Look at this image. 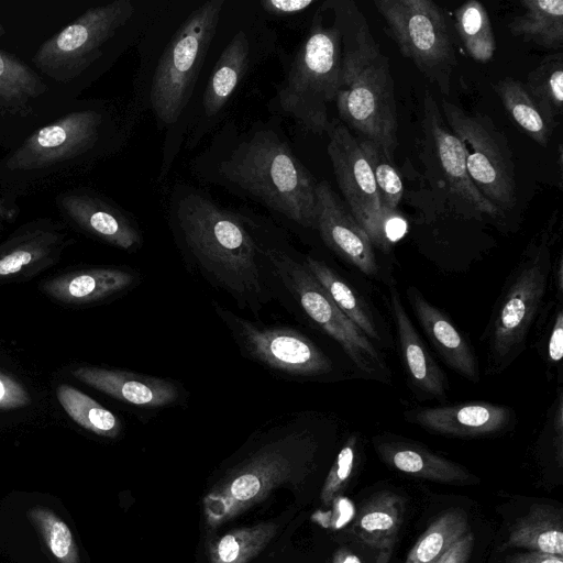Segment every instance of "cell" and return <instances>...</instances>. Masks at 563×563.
<instances>
[{
	"mask_svg": "<svg viewBox=\"0 0 563 563\" xmlns=\"http://www.w3.org/2000/svg\"><path fill=\"white\" fill-rule=\"evenodd\" d=\"M228 0H159L136 43L139 64L125 108L135 125L150 113L164 133L158 181L184 146L188 118Z\"/></svg>",
	"mask_w": 563,
	"mask_h": 563,
	"instance_id": "1",
	"label": "cell"
},
{
	"mask_svg": "<svg viewBox=\"0 0 563 563\" xmlns=\"http://www.w3.org/2000/svg\"><path fill=\"white\" fill-rule=\"evenodd\" d=\"M201 184L220 187L305 229H316L314 177L278 121L222 123L189 164Z\"/></svg>",
	"mask_w": 563,
	"mask_h": 563,
	"instance_id": "2",
	"label": "cell"
},
{
	"mask_svg": "<svg viewBox=\"0 0 563 563\" xmlns=\"http://www.w3.org/2000/svg\"><path fill=\"white\" fill-rule=\"evenodd\" d=\"M167 218L177 244L202 273L242 307L261 308L264 258L247 212L227 209L201 188L176 183Z\"/></svg>",
	"mask_w": 563,
	"mask_h": 563,
	"instance_id": "3",
	"label": "cell"
},
{
	"mask_svg": "<svg viewBox=\"0 0 563 563\" xmlns=\"http://www.w3.org/2000/svg\"><path fill=\"white\" fill-rule=\"evenodd\" d=\"M133 128L104 102L41 126L0 158V201L16 216L19 197L118 151Z\"/></svg>",
	"mask_w": 563,
	"mask_h": 563,
	"instance_id": "4",
	"label": "cell"
},
{
	"mask_svg": "<svg viewBox=\"0 0 563 563\" xmlns=\"http://www.w3.org/2000/svg\"><path fill=\"white\" fill-rule=\"evenodd\" d=\"M340 25L342 60L335 106L355 136L378 144L394 161L398 119L389 59L352 0H328Z\"/></svg>",
	"mask_w": 563,
	"mask_h": 563,
	"instance_id": "5",
	"label": "cell"
},
{
	"mask_svg": "<svg viewBox=\"0 0 563 563\" xmlns=\"http://www.w3.org/2000/svg\"><path fill=\"white\" fill-rule=\"evenodd\" d=\"M218 55L202 73L188 118L184 146L194 150L221 125L245 80L279 52L278 35L256 1H227L214 37Z\"/></svg>",
	"mask_w": 563,
	"mask_h": 563,
	"instance_id": "6",
	"label": "cell"
},
{
	"mask_svg": "<svg viewBox=\"0 0 563 563\" xmlns=\"http://www.w3.org/2000/svg\"><path fill=\"white\" fill-rule=\"evenodd\" d=\"M280 60L284 77L272 109L308 132L325 133L329 107L340 86L342 60L341 30L329 1L318 4L294 54H284Z\"/></svg>",
	"mask_w": 563,
	"mask_h": 563,
	"instance_id": "7",
	"label": "cell"
},
{
	"mask_svg": "<svg viewBox=\"0 0 563 563\" xmlns=\"http://www.w3.org/2000/svg\"><path fill=\"white\" fill-rule=\"evenodd\" d=\"M156 0H113L87 9L41 44L31 62L37 73L66 84L103 58L113 62L136 45Z\"/></svg>",
	"mask_w": 563,
	"mask_h": 563,
	"instance_id": "8",
	"label": "cell"
},
{
	"mask_svg": "<svg viewBox=\"0 0 563 563\" xmlns=\"http://www.w3.org/2000/svg\"><path fill=\"white\" fill-rule=\"evenodd\" d=\"M318 443L307 430L285 432L230 467L202 500L209 530L264 501L275 489L298 485L312 471Z\"/></svg>",
	"mask_w": 563,
	"mask_h": 563,
	"instance_id": "9",
	"label": "cell"
},
{
	"mask_svg": "<svg viewBox=\"0 0 563 563\" xmlns=\"http://www.w3.org/2000/svg\"><path fill=\"white\" fill-rule=\"evenodd\" d=\"M552 271L547 240L531 245L508 278L486 331L488 373L505 371L521 354L540 313Z\"/></svg>",
	"mask_w": 563,
	"mask_h": 563,
	"instance_id": "10",
	"label": "cell"
},
{
	"mask_svg": "<svg viewBox=\"0 0 563 563\" xmlns=\"http://www.w3.org/2000/svg\"><path fill=\"white\" fill-rule=\"evenodd\" d=\"M260 245L263 258L296 297L305 313L341 346L361 373L389 384L391 373L380 351L335 306L306 265L279 247L262 242Z\"/></svg>",
	"mask_w": 563,
	"mask_h": 563,
	"instance_id": "11",
	"label": "cell"
},
{
	"mask_svg": "<svg viewBox=\"0 0 563 563\" xmlns=\"http://www.w3.org/2000/svg\"><path fill=\"white\" fill-rule=\"evenodd\" d=\"M374 4L402 56L449 93L457 60L442 8L431 0H375Z\"/></svg>",
	"mask_w": 563,
	"mask_h": 563,
	"instance_id": "12",
	"label": "cell"
},
{
	"mask_svg": "<svg viewBox=\"0 0 563 563\" xmlns=\"http://www.w3.org/2000/svg\"><path fill=\"white\" fill-rule=\"evenodd\" d=\"M325 133L327 152L346 207L373 246L388 253L406 234V222L399 216L387 217L383 212L371 166L357 137L338 120L330 121Z\"/></svg>",
	"mask_w": 563,
	"mask_h": 563,
	"instance_id": "13",
	"label": "cell"
},
{
	"mask_svg": "<svg viewBox=\"0 0 563 563\" xmlns=\"http://www.w3.org/2000/svg\"><path fill=\"white\" fill-rule=\"evenodd\" d=\"M443 118L461 141L468 176L479 194L503 214L516 205L512 153L505 134L482 113L443 100Z\"/></svg>",
	"mask_w": 563,
	"mask_h": 563,
	"instance_id": "14",
	"label": "cell"
},
{
	"mask_svg": "<svg viewBox=\"0 0 563 563\" xmlns=\"http://www.w3.org/2000/svg\"><path fill=\"white\" fill-rule=\"evenodd\" d=\"M241 350L269 368L295 376L328 375L333 364L309 338L287 327H265L217 306Z\"/></svg>",
	"mask_w": 563,
	"mask_h": 563,
	"instance_id": "15",
	"label": "cell"
},
{
	"mask_svg": "<svg viewBox=\"0 0 563 563\" xmlns=\"http://www.w3.org/2000/svg\"><path fill=\"white\" fill-rule=\"evenodd\" d=\"M422 130L427 150L440 172V179L449 194L457 199L461 206H466V213L501 217L503 213L490 205L472 183L466 169L463 145L449 129L438 103L429 92L426 93L423 102Z\"/></svg>",
	"mask_w": 563,
	"mask_h": 563,
	"instance_id": "16",
	"label": "cell"
},
{
	"mask_svg": "<svg viewBox=\"0 0 563 563\" xmlns=\"http://www.w3.org/2000/svg\"><path fill=\"white\" fill-rule=\"evenodd\" d=\"M59 213L82 232L112 246L131 251L142 243L134 218L109 197L87 187L59 192Z\"/></svg>",
	"mask_w": 563,
	"mask_h": 563,
	"instance_id": "17",
	"label": "cell"
},
{
	"mask_svg": "<svg viewBox=\"0 0 563 563\" xmlns=\"http://www.w3.org/2000/svg\"><path fill=\"white\" fill-rule=\"evenodd\" d=\"M316 230L324 244L368 277L378 275L374 246L346 205L325 180L316 187Z\"/></svg>",
	"mask_w": 563,
	"mask_h": 563,
	"instance_id": "18",
	"label": "cell"
},
{
	"mask_svg": "<svg viewBox=\"0 0 563 563\" xmlns=\"http://www.w3.org/2000/svg\"><path fill=\"white\" fill-rule=\"evenodd\" d=\"M405 417L429 432L456 438L493 435L516 420L512 408L484 401L415 408Z\"/></svg>",
	"mask_w": 563,
	"mask_h": 563,
	"instance_id": "19",
	"label": "cell"
},
{
	"mask_svg": "<svg viewBox=\"0 0 563 563\" xmlns=\"http://www.w3.org/2000/svg\"><path fill=\"white\" fill-rule=\"evenodd\" d=\"M388 308L395 324L405 375L411 389L424 398L444 399L448 380L408 316L396 287L389 288Z\"/></svg>",
	"mask_w": 563,
	"mask_h": 563,
	"instance_id": "20",
	"label": "cell"
},
{
	"mask_svg": "<svg viewBox=\"0 0 563 563\" xmlns=\"http://www.w3.org/2000/svg\"><path fill=\"white\" fill-rule=\"evenodd\" d=\"M406 294L421 329L444 363L470 382L478 383L479 366L468 340L415 286L408 287Z\"/></svg>",
	"mask_w": 563,
	"mask_h": 563,
	"instance_id": "21",
	"label": "cell"
},
{
	"mask_svg": "<svg viewBox=\"0 0 563 563\" xmlns=\"http://www.w3.org/2000/svg\"><path fill=\"white\" fill-rule=\"evenodd\" d=\"M71 375L103 394L134 406L164 407L175 402L179 395L172 380L128 371L80 366Z\"/></svg>",
	"mask_w": 563,
	"mask_h": 563,
	"instance_id": "22",
	"label": "cell"
},
{
	"mask_svg": "<svg viewBox=\"0 0 563 563\" xmlns=\"http://www.w3.org/2000/svg\"><path fill=\"white\" fill-rule=\"evenodd\" d=\"M66 244V235L48 220L23 225L0 246V279L53 261Z\"/></svg>",
	"mask_w": 563,
	"mask_h": 563,
	"instance_id": "23",
	"label": "cell"
},
{
	"mask_svg": "<svg viewBox=\"0 0 563 563\" xmlns=\"http://www.w3.org/2000/svg\"><path fill=\"white\" fill-rule=\"evenodd\" d=\"M374 446L386 464L413 477L441 483H466L472 478L462 465L413 442L376 438Z\"/></svg>",
	"mask_w": 563,
	"mask_h": 563,
	"instance_id": "24",
	"label": "cell"
},
{
	"mask_svg": "<svg viewBox=\"0 0 563 563\" xmlns=\"http://www.w3.org/2000/svg\"><path fill=\"white\" fill-rule=\"evenodd\" d=\"M404 518V501L383 492L367 501L353 525L356 537L377 553L376 563H388Z\"/></svg>",
	"mask_w": 563,
	"mask_h": 563,
	"instance_id": "25",
	"label": "cell"
},
{
	"mask_svg": "<svg viewBox=\"0 0 563 563\" xmlns=\"http://www.w3.org/2000/svg\"><path fill=\"white\" fill-rule=\"evenodd\" d=\"M134 276L117 267H95L68 273L44 283V291L66 303H87L126 289Z\"/></svg>",
	"mask_w": 563,
	"mask_h": 563,
	"instance_id": "26",
	"label": "cell"
},
{
	"mask_svg": "<svg viewBox=\"0 0 563 563\" xmlns=\"http://www.w3.org/2000/svg\"><path fill=\"white\" fill-rule=\"evenodd\" d=\"M306 267L335 306L374 343H384V332L367 301L324 262L307 256Z\"/></svg>",
	"mask_w": 563,
	"mask_h": 563,
	"instance_id": "27",
	"label": "cell"
},
{
	"mask_svg": "<svg viewBox=\"0 0 563 563\" xmlns=\"http://www.w3.org/2000/svg\"><path fill=\"white\" fill-rule=\"evenodd\" d=\"M47 85L42 76L15 55L0 49V113L26 117Z\"/></svg>",
	"mask_w": 563,
	"mask_h": 563,
	"instance_id": "28",
	"label": "cell"
},
{
	"mask_svg": "<svg viewBox=\"0 0 563 563\" xmlns=\"http://www.w3.org/2000/svg\"><path fill=\"white\" fill-rule=\"evenodd\" d=\"M562 527L559 509L548 505H533L512 526L504 545L563 556Z\"/></svg>",
	"mask_w": 563,
	"mask_h": 563,
	"instance_id": "29",
	"label": "cell"
},
{
	"mask_svg": "<svg viewBox=\"0 0 563 563\" xmlns=\"http://www.w3.org/2000/svg\"><path fill=\"white\" fill-rule=\"evenodd\" d=\"M523 12L508 24L510 33L547 49L563 46V0H522Z\"/></svg>",
	"mask_w": 563,
	"mask_h": 563,
	"instance_id": "30",
	"label": "cell"
},
{
	"mask_svg": "<svg viewBox=\"0 0 563 563\" xmlns=\"http://www.w3.org/2000/svg\"><path fill=\"white\" fill-rule=\"evenodd\" d=\"M516 125L541 146H547L555 125L542 113L525 84L511 77L493 86Z\"/></svg>",
	"mask_w": 563,
	"mask_h": 563,
	"instance_id": "31",
	"label": "cell"
},
{
	"mask_svg": "<svg viewBox=\"0 0 563 563\" xmlns=\"http://www.w3.org/2000/svg\"><path fill=\"white\" fill-rule=\"evenodd\" d=\"M278 526L264 521L230 530L207 544L210 563H249L273 540Z\"/></svg>",
	"mask_w": 563,
	"mask_h": 563,
	"instance_id": "32",
	"label": "cell"
},
{
	"mask_svg": "<svg viewBox=\"0 0 563 563\" xmlns=\"http://www.w3.org/2000/svg\"><path fill=\"white\" fill-rule=\"evenodd\" d=\"M467 515L453 508L440 515L410 549L405 563H434L470 531Z\"/></svg>",
	"mask_w": 563,
	"mask_h": 563,
	"instance_id": "33",
	"label": "cell"
},
{
	"mask_svg": "<svg viewBox=\"0 0 563 563\" xmlns=\"http://www.w3.org/2000/svg\"><path fill=\"white\" fill-rule=\"evenodd\" d=\"M56 396L69 418L84 429L106 438H115L120 433V419L81 390L60 384Z\"/></svg>",
	"mask_w": 563,
	"mask_h": 563,
	"instance_id": "34",
	"label": "cell"
},
{
	"mask_svg": "<svg viewBox=\"0 0 563 563\" xmlns=\"http://www.w3.org/2000/svg\"><path fill=\"white\" fill-rule=\"evenodd\" d=\"M525 87L545 118L554 125L562 114L563 55L552 53L544 56L528 76Z\"/></svg>",
	"mask_w": 563,
	"mask_h": 563,
	"instance_id": "35",
	"label": "cell"
},
{
	"mask_svg": "<svg viewBox=\"0 0 563 563\" xmlns=\"http://www.w3.org/2000/svg\"><path fill=\"white\" fill-rule=\"evenodd\" d=\"M454 23L466 53L475 62H489L496 41L486 8L476 0L464 2L455 11Z\"/></svg>",
	"mask_w": 563,
	"mask_h": 563,
	"instance_id": "36",
	"label": "cell"
},
{
	"mask_svg": "<svg viewBox=\"0 0 563 563\" xmlns=\"http://www.w3.org/2000/svg\"><path fill=\"white\" fill-rule=\"evenodd\" d=\"M357 141L371 166L383 212L387 217L398 216L397 209L404 195V184L394 161L378 144L361 137H357Z\"/></svg>",
	"mask_w": 563,
	"mask_h": 563,
	"instance_id": "37",
	"label": "cell"
},
{
	"mask_svg": "<svg viewBox=\"0 0 563 563\" xmlns=\"http://www.w3.org/2000/svg\"><path fill=\"white\" fill-rule=\"evenodd\" d=\"M29 515L51 554L59 563H79L78 548L73 533L58 516L43 507L32 508Z\"/></svg>",
	"mask_w": 563,
	"mask_h": 563,
	"instance_id": "38",
	"label": "cell"
},
{
	"mask_svg": "<svg viewBox=\"0 0 563 563\" xmlns=\"http://www.w3.org/2000/svg\"><path fill=\"white\" fill-rule=\"evenodd\" d=\"M357 437L351 434L340 450L321 489V500L330 505L346 487L355 466Z\"/></svg>",
	"mask_w": 563,
	"mask_h": 563,
	"instance_id": "39",
	"label": "cell"
},
{
	"mask_svg": "<svg viewBox=\"0 0 563 563\" xmlns=\"http://www.w3.org/2000/svg\"><path fill=\"white\" fill-rule=\"evenodd\" d=\"M314 0H257L256 5L262 15L271 23L291 24L313 5Z\"/></svg>",
	"mask_w": 563,
	"mask_h": 563,
	"instance_id": "40",
	"label": "cell"
},
{
	"mask_svg": "<svg viewBox=\"0 0 563 563\" xmlns=\"http://www.w3.org/2000/svg\"><path fill=\"white\" fill-rule=\"evenodd\" d=\"M31 396L16 379L0 372V410H12L29 406Z\"/></svg>",
	"mask_w": 563,
	"mask_h": 563,
	"instance_id": "41",
	"label": "cell"
},
{
	"mask_svg": "<svg viewBox=\"0 0 563 563\" xmlns=\"http://www.w3.org/2000/svg\"><path fill=\"white\" fill-rule=\"evenodd\" d=\"M545 361L552 367H560L563 357V310L562 300L554 310L551 330L545 346Z\"/></svg>",
	"mask_w": 563,
	"mask_h": 563,
	"instance_id": "42",
	"label": "cell"
},
{
	"mask_svg": "<svg viewBox=\"0 0 563 563\" xmlns=\"http://www.w3.org/2000/svg\"><path fill=\"white\" fill-rule=\"evenodd\" d=\"M474 547V536L468 531L434 563H467Z\"/></svg>",
	"mask_w": 563,
	"mask_h": 563,
	"instance_id": "43",
	"label": "cell"
},
{
	"mask_svg": "<svg viewBox=\"0 0 563 563\" xmlns=\"http://www.w3.org/2000/svg\"><path fill=\"white\" fill-rule=\"evenodd\" d=\"M504 563H563V556L529 551L516 553L507 558Z\"/></svg>",
	"mask_w": 563,
	"mask_h": 563,
	"instance_id": "44",
	"label": "cell"
},
{
	"mask_svg": "<svg viewBox=\"0 0 563 563\" xmlns=\"http://www.w3.org/2000/svg\"><path fill=\"white\" fill-rule=\"evenodd\" d=\"M332 563H363L362 560L347 549H339L332 559Z\"/></svg>",
	"mask_w": 563,
	"mask_h": 563,
	"instance_id": "45",
	"label": "cell"
},
{
	"mask_svg": "<svg viewBox=\"0 0 563 563\" xmlns=\"http://www.w3.org/2000/svg\"><path fill=\"white\" fill-rule=\"evenodd\" d=\"M554 286L556 288L558 299L562 300L563 294V258L560 255L558 257L556 264L554 265Z\"/></svg>",
	"mask_w": 563,
	"mask_h": 563,
	"instance_id": "46",
	"label": "cell"
},
{
	"mask_svg": "<svg viewBox=\"0 0 563 563\" xmlns=\"http://www.w3.org/2000/svg\"><path fill=\"white\" fill-rule=\"evenodd\" d=\"M0 219H4V220L9 221L8 211L1 201H0Z\"/></svg>",
	"mask_w": 563,
	"mask_h": 563,
	"instance_id": "47",
	"label": "cell"
},
{
	"mask_svg": "<svg viewBox=\"0 0 563 563\" xmlns=\"http://www.w3.org/2000/svg\"><path fill=\"white\" fill-rule=\"evenodd\" d=\"M4 34V29L2 26V24L0 23V36Z\"/></svg>",
	"mask_w": 563,
	"mask_h": 563,
	"instance_id": "48",
	"label": "cell"
}]
</instances>
